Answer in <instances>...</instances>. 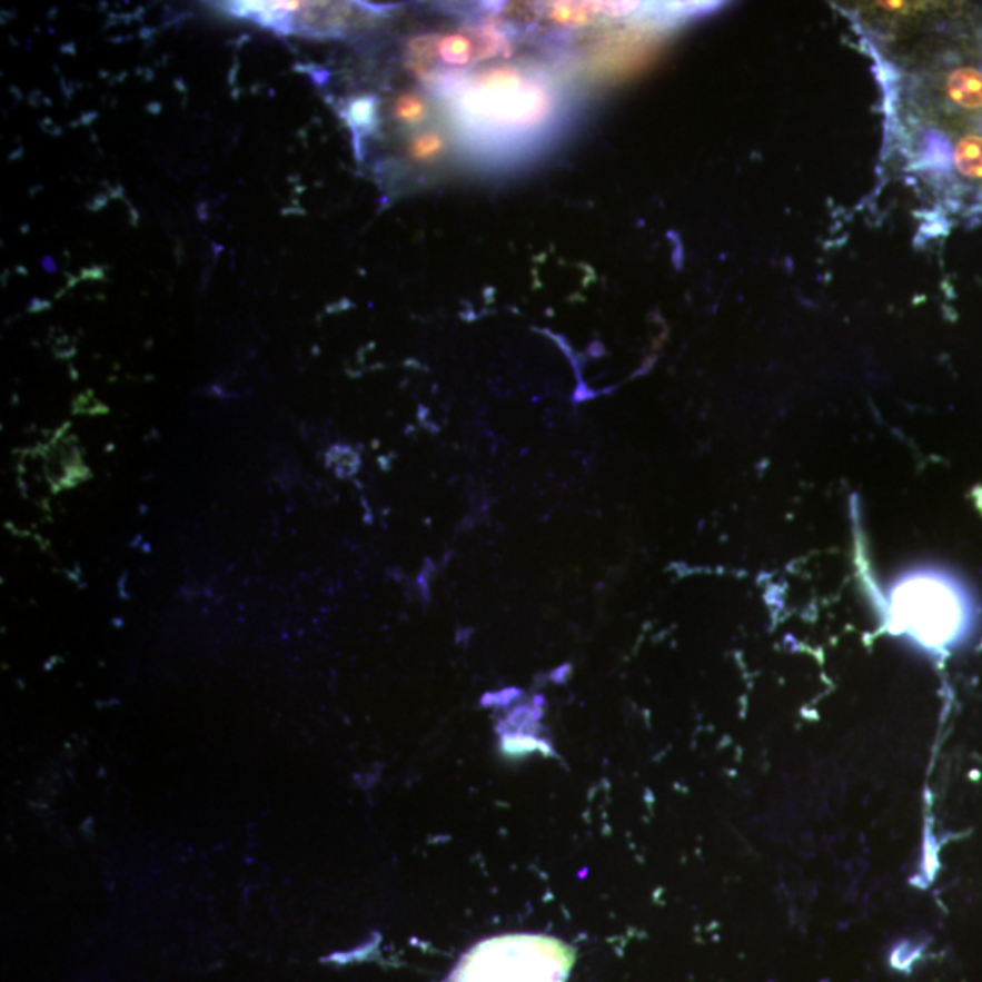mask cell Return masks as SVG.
Masks as SVG:
<instances>
[{"label": "cell", "mask_w": 982, "mask_h": 982, "mask_svg": "<svg viewBox=\"0 0 982 982\" xmlns=\"http://www.w3.org/2000/svg\"><path fill=\"white\" fill-rule=\"evenodd\" d=\"M574 961L559 939L512 933L472 948L448 982H566Z\"/></svg>", "instance_id": "obj_1"}, {"label": "cell", "mask_w": 982, "mask_h": 982, "mask_svg": "<svg viewBox=\"0 0 982 982\" xmlns=\"http://www.w3.org/2000/svg\"><path fill=\"white\" fill-rule=\"evenodd\" d=\"M893 612L904 632L928 648H950L972 626V601L958 581L941 574L906 578L895 594Z\"/></svg>", "instance_id": "obj_2"}, {"label": "cell", "mask_w": 982, "mask_h": 982, "mask_svg": "<svg viewBox=\"0 0 982 982\" xmlns=\"http://www.w3.org/2000/svg\"><path fill=\"white\" fill-rule=\"evenodd\" d=\"M226 11L285 36H345L374 20L368 6L326 2H235Z\"/></svg>", "instance_id": "obj_3"}, {"label": "cell", "mask_w": 982, "mask_h": 982, "mask_svg": "<svg viewBox=\"0 0 982 982\" xmlns=\"http://www.w3.org/2000/svg\"><path fill=\"white\" fill-rule=\"evenodd\" d=\"M444 150V139L435 131H424L409 140L408 155L417 162H428Z\"/></svg>", "instance_id": "obj_4"}, {"label": "cell", "mask_w": 982, "mask_h": 982, "mask_svg": "<svg viewBox=\"0 0 982 982\" xmlns=\"http://www.w3.org/2000/svg\"><path fill=\"white\" fill-rule=\"evenodd\" d=\"M394 113L403 125H419L426 116V102L419 96H403L394 106Z\"/></svg>", "instance_id": "obj_5"}]
</instances>
